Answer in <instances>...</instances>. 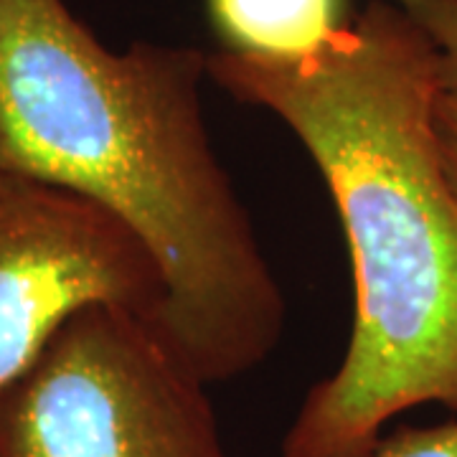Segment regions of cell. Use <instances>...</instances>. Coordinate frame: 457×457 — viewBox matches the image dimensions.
<instances>
[{"mask_svg":"<svg viewBox=\"0 0 457 457\" xmlns=\"http://www.w3.org/2000/svg\"><path fill=\"white\" fill-rule=\"evenodd\" d=\"M209 79L272 112L308 150L351 252L356 312L282 457H371L402 411H457V191L435 128L440 54L392 0H371L305 59L206 54Z\"/></svg>","mask_w":457,"mask_h":457,"instance_id":"obj_1","label":"cell"},{"mask_svg":"<svg viewBox=\"0 0 457 457\" xmlns=\"http://www.w3.org/2000/svg\"><path fill=\"white\" fill-rule=\"evenodd\" d=\"M206 54L107 49L66 0H0V168L95 201L165 279L158 330L209 386L282 341L287 303L212 145Z\"/></svg>","mask_w":457,"mask_h":457,"instance_id":"obj_2","label":"cell"},{"mask_svg":"<svg viewBox=\"0 0 457 457\" xmlns=\"http://www.w3.org/2000/svg\"><path fill=\"white\" fill-rule=\"evenodd\" d=\"M0 457H228L206 384L145 315L87 305L0 394Z\"/></svg>","mask_w":457,"mask_h":457,"instance_id":"obj_3","label":"cell"},{"mask_svg":"<svg viewBox=\"0 0 457 457\" xmlns=\"http://www.w3.org/2000/svg\"><path fill=\"white\" fill-rule=\"evenodd\" d=\"M87 305L158 328L165 279L150 249L95 201L0 168V394Z\"/></svg>","mask_w":457,"mask_h":457,"instance_id":"obj_4","label":"cell"},{"mask_svg":"<svg viewBox=\"0 0 457 457\" xmlns=\"http://www.w3.org/2000/svg\"><path fill=\"white\" fill-rule=\"evenodd\" d=\"M227 51L262 59H305L351 21L345 0H206Z\"/></svg>","mask_w":457,"mask_h":457,"instance_id":"obj_5","label":"cell"},{"mask_svg":"<svg viewBox=\"0 0 457 457\" xmlns=\"http://www.w3.org/2000/svg\"><path fill=\"white\" fill-rule=\"evenodd\" d=\"M432 38L440 54V84L457 92V0H392Z\"/></svg>","mask_w":457,"mask_h":457,"instance_id":"obj_6","label":"cell"},{"mask_svg":"<svg viewBox=\"0 0 457 457\" xmlns=\"http://www.w3.org/2000/svg\"><path fill=\"white\" fill-rule=\"evenodd\" d=\"M371 457H457V422L399 427L376 442Z\"/></svg>","mask_w":457,"mask_h":457,"instance_id":"obj_7","label":"cell"},{"mask_svg":"<svg viewBox=\"0 0 457 457\" xmlns=\"http://www.w3.org/2000/svg\"><path fill=\"white\" fill-rule=\"evenodd\" d=\"M435 128L440 140L442 163L457 191V92H440L435 102Z\"/></svg>","mask_w":457,"mask_h":457,"instance_id":"obj_8","label":"cell"}]
</instances>
